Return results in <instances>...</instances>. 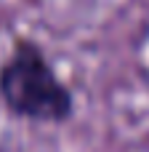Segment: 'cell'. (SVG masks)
<instances>
[{
    "label": "cell",
    "instance_id": "1",
    "mask_svg": "<svg viewBox=\"0 0 149 152\" xmlns=\"http://www.w3.org/2000/svg\"><path fill=\"white\" fill-rule=\"evenodd\" d=\"M0 102L8 115L40 126H64L75 115L72 88L32 37H16L0 64Z\"/></svg>",
    "mask_w": 149,
    "mask_h": 152
}]
</instances>
